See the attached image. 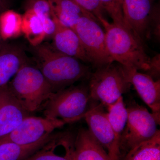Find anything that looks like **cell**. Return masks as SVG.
I'll return each instance as SVG.
<instances>
[{
	"label": "cell",
	"mask_w": 160,
	"mask_h": 160,
	"mask_svg": "<svg viewBox=\"0 0 160 160\" xmlns=\"http://www.w3.org/2000/svg\"><path fill=\"white\" fill-rule=\"evenodd\" d=\"M38 59L39 68L56 92L72 86L78 81L89 79L91 73L89 66L81 61L58 51L48 43L34 46Z\"/></svg>",
	"instance_id": "6da1fadb"
},
{
	"label": "cell",
	"mask_w": 160,
	"mask_h": 160,
	"mask_svg": "<svg viewBox=\"0 0 160 160\" xmlns=\"http://www.w3.org/2000/svg\"><path fill=\"white\" fill-rule=\"evenodd\" d=\"M105 29L106 47L113 62L127 69L146 72L150 58L144 43L126 26L109 23L105 18L99 20Z\"/></svg>",
	"instance_id": "7a4b0ae2"
},
{
	"label": "cell",
	"mask_w": 160,
	"mask_h": 160,
	"mask_svg": "<svg viewBox=\"0 0 160 160\" xmlns=\"http://www.w3.org/2000/svg\"><path fill=\"white\" fill-rule=\"evenodd\" d=\"M99 103L92 99L88 85H73L53 92L43 105L45 118L74 122L85 118Z\"/></svg>",
	"instance_id": "3957f363"
},
{
	"label": "cell",
	"mask_w": 160,
	"mask_h": 160,
	"mask_svg": "<svg viewBox=\"0 0 160 160\" xmlns=\"http://www.w3.org/2000/svg\"><path fill=\"white\" fill-rule=\"evenodd\" d=\"M8 85L18 102L29 113L42 108L53 93L40 69L28 64L21 67Z\"/></svg>",
	"instance_id": "277c9868"
},
{
	"label": "cell",
	"mask_w": 160,
	"mask_h": 160,
	"mask_svg": "<svg viewBox=\"0 0 160 160\" xmlns=\"http://www.w3.org/2000/svg\"><path fill=\"white\" fill-rule=\"evenodd\" d=\"M88 79L92 99L106 108L129 92L131 86L124 67L114 62L96 69Z\"/></svg>",
	"instance_id": "5b68a950"
},
{
	"label": "cell",
	"mask_w": 160,
	"mask_h": 160,
	"mask_svg": "<svg viewBox=\"0 0 160 160\" xmlns=\"http://www.w3.org/2000/svg\"><path fill=\"white\" fill-rule=\"evenodd\" d=\"M128 119L120 140V160L129 150L154 136L158 129L160 114L150 113L134 99L126 105Z\"/></svg>",
	"instance_id": "8992f818"
},
{
	"label": "cell",
	"mask_w": 160,
	"mask_h": 160,
	"mask_svg": "<svg viewBox=\"0 0 160 160\" xmlns=\"http://www.w3.org/2000/svg\"><path fill=\"white\" fill-rule=\"evenodd\" d=\"M97 19L81 17L73 30L79 38L86 56L95 69L113 62L106 47V33Z\"/></svg>",
	"instance_id": "52a82bcc"
},
{
	"label": "cell",
	"mask_w": 160,
	"mask_h": 160,
	"mask_svg": "<svg viewBox=\"0 0 160 160\" xmlns=\"http://www.w3.org/2000/svg\"><path fill=\"white\" fill-rule=\"evenodd\" d=\"M66 124L61 120L28 116L11 133L0 139V144L9 142L26 146L33 144Z\"/></svg>",
	"instance_id": "ba28073f"
},
{
	"label": "cell",
	"mask_w": 160,
	"mask_h": 160,
	"mask_svg": "<svg viewBox=\"0 0 160 160\" xmlns=\"http://www.w3.org/2000/svg\"><path fill=\"white\" fill-rule=\"evenodd\" d=\"M153 0H123V20L125 26L144 44L149 39V24Z\"/></svg>",
	"instance_id": "9c48e42d"
},
{
	"label": "cell",
	"mask_w": 160,
	"mask_h": 160,
	"mask_svg": "<svg viewBox=\"0 0 160 160\" xmlns=\"http://www.w3.org/2000/svg\"><path fill=\"white\" fill-rule=\"evenodd\" d=\"M105 108L99 103L88 112L84 118L89 132L108 152L111 160H119L115 152L114 134Z\"/></svg>",
	"instance_id": "30bf717a"
},
{
	"label": "cell",
	"mask_w": 160,
	"mask_h": 160,
	"mask_svg": "<svg viewBox=\"0 0 160 160\" xmlns=\"http://www.w3.org/2000/svg\"><path fill=\"white\" fill-rule=\"evenodd\" d=\"M0 99V139L11 133L29 112L12 93L8 84L1 86Z\"/></svg>",
	"instance_id": "8fae6325"
},
{
	"label": "cell",
	"mask_w": 160,
	"mask_h": 160,
	"mask_svg": "<svg viewBox=\"0 0 160 160\" xmlns=\"http://www.w3.org/2000/svg\"><path fill=\"white\" fill-rule=\"evenodd\" d=\"M52 15L55 24V30L52 36V46L63 54L76 58L83 62L89 63L79 38L75 32L62 24L52 10Z\"/></svg>",
	"instance_id": "7c38bea8"
},
{
	"label": "cell",
	"mask_w": 160,
	"mask_h": 160,
	"mask_svg": "<svg viewBox=\"0 0 160 160\" xmlns=\"http://www.w3.org/2000/svg\"><path fill=\"white\" fill-rule=\"evenodd\" d=\"M129 82L152 111L160 114V80L154 81L148 75L134 69L125 68Z\"/></svg>",
	"instance_id": "4fadbf2b"
},
{
	"label": "cell",
	"mask_w": 160,
	"mask_h": 160,
	"mask_svg": "<svg viewBox=\"0 0 160 160\" xmlns=\"http://www.w3.org/2000/svg\"><path fill=\"white\" fill-rule=\"evenodd\" d=\"M26 64L27 56L22 47L4 43L0 48V87L8 84L21 67Z\"/></svg>",
	"instance_id": "5bb4252c"
},
{
	"label": "cell",
	"mask_w": 160,
	"mask_h": 160,
	"mask_svg": "<svg viewBox=\"0 0 160 160\" xmlns=\"http://www.w3.org/2000/svg\"><path fill=\"white\" fill-rule=\"evenodd\" d=\"M74 160H111L108 152L98 142L89 130L81 128L76 133Z\"/></svg>",
	"instance_id": "9a60e30c"
},
{
	"label": "cell",
	"mask_w": 160,
	"mask_h": 160,
	"mask_svg": "<svg viewBox=\"0 0 160 160\" xmlns=\"http://www.w3.org/2000/svg\"><path fill=\"white\" fill-rule=\"evenodd\" d=\"M52 10L64 26L73 30L79 19L84 15L95 17L72 0H48ZM97 19V18H96Z\"/></svg>",
	"instance_id": "2e32d148"
},
{
	"label": "cell",
	"mask_w": 160,
	"mask_h": 160,
	"mask_svg": "<svg viewBox=\"0 0 160 160\" xmlns=\"http://www.w3.org/2000/svg\"><path fill=\"white\" fill-rule=\"evenodd\" d=\"M108 117L114 134V147L116 155L120 160V140L127 123L128 112L123 97L107 108Z\"/></svg>",
	"instance_id": "e0dca14e"
},
{
	"label": "cell",
	"mask_w": 160,
	"mask_h": 160,
	"mask_svg": "<svg viewBox=\"0 0 160 160\" xmlns=\"http://www.w3.org/2000/svg\"><path fill=\"white\" fill-rule=\"evenodd\" d=\"M53 135L52 133L37 142L26 146L9 142L0 144V160H23L42 148Z\"/></svg>",
	"instance_id": "ac0fdd59"
},
{
	"label": "cell",
	"mask_w": 160,
	"mask_h": 160,
	"mask_svg": "<svg viewBox=\"0 0 160 160\" xmlns=\"http://www.w3.org/2000/svg\"><path fill=\"white\" fill-rule=\"evenodd\" d=\"M63 132L54 133L53 136L48 142L33 154L23 160H74V146L63 154H59L57 152Z\"/></svg>",
	"instance_id": "d6986e66"
},
{
	"label": "cell",
	"mask_w": 160,
	"mask_h": 160,
	"mask_svg": "<svg viewBox=\"0 0 160 160\" xmlns=\"http://www.w3.org/2000/svg\"><path fill=\"white\" fill-rule=\"evenodd\" d=\"M120 160H160L159 129L153 138L132 148Z\"/></svg>",
	"instance_id": "ffe728a7"
},
{
	"label": "cell",
	"mask_w": 160,
	"mask_h": 160,
	"mask_svg": "<svg viewBox=\"0 0 160 160\" xmlns=\"http://www.w3.org/2000/svg\"><path fill=\"white\" fill-rule=\"evenodd\" d=\"M22 30L34 46L41 44L46 37L41 20L30 9L27 10L22 18Z\"/></svg>",
	"instance_id": "44dd1931"
},
{
	"label": "cell",
	"mask_w": 160,
	"mask_h": 160,
	"mask_svg": "<svg viewBox=\"0 0 160 160\" xmlns=\"http://www.w3.org/2000/svg\"><path fill=\"white\" fill-rule=\"evenodd\" d=\"M29 9L33 12L41 20L46 36L52 37L55 30V24L48 0H31Z\"/></svg>",
	"instance_id": "7402d4cb"
},
{
	"label": "cell",
	"mask_w": 160,
	"mask_h": 160,
	"mask_svg": "<svg viewBox=\"0 0 160 160\" xmlns=\"http://www.w3.org/2000/svg\"><path fill=\"white\" fill-rule=\"evenodd\" d=\"M22 18L11 11L0 15V30L3 40L18 35L22 30Z\"/></svg>",
	"instance_id": "603a6c76"
},
{
	"label": "cell",
	"mask_w": 160,
	"mask_h": 160,
	"mask_svg": "<svg viewBox=\"0 0 160 160\" xmlns=\"http://www.w3.org/2000/svg\"><path fill=\"white\" fill-rule=\"evenodd\" d=\"M104 11L112 19V22L125 26L123 22V0H98Z\"/></svg>",
	"instance_id": "cb8c5ba5"
},
{
	"label": "cell",
	"mask_w": 160,
	"mask_h": 160,
	"mask_svg": "<svg viewBox=\"0 0 160 160\" xmlns=\"http://www.w3.org/2000/svg\"><path fill=\"white\" fill-rule=\"evenodd\" d=\"M82 9L94 16L99 22L104 18L103 10L98 0H72ZM100 23V22H99Z\"/></svg>",
	"instance_id": "d4e9b609"
},
{
	"label": "cell",
	"mask_w": 160,
	"mask_h": 160,
	"mask_svg": "<svg viewBox=\"0 0 160 160\" xmlns=\"http://www.w3.org/2000/svg\"><path fill=\"white\" fill-rule=\"evenodd\" d=\"M149 33L150 38H154L157 41L160 39V20L159 11L154 7L152 15L150 24H149Z\"/></svg>",
	"instance_id": "484cf974"
},
{
	"label": "cell",
	"mask_w": 160,
	"mask_h": 160,
	"mask_svg": "<svg viewBox=\"0 0 160 160\" xmlns=\"http://www.w3.org/2000/svg\"><path fill=\"white\" fill-rule=\"evenodd\" d=\"M146 74L151 77L154 81L160 79V54H158L150 58L149 69L145 72Z\"/></svg>",
	"instance_id": "4316f807"
},
{
	"label": "cell",
	"mask_w": 160,
	"mask_h": 160,
	"mask_svg": "<svg viewBox=\"0 0 160 160\" xmlns=\"http://www.w3.org/2000/svg\"><path fill=\"white\" fill-rule=\"evenodd\" d=\"M4 40H3L2 37V34H1V30H0V48H1L2 46L4 43Z\"/></svg>",
	"instance_id": "83f0119b"
},
{
	"label": "cell",
	"mask_w": 160,
	"mask_h": 160,
	"mask_svg": "<svg viewBox=\"0 0 160 160\" xmlns=\"http://www.w3.org/2000/svg\"><path fill=\"white\" fill-rule=\"evenodd\" d=\"M3 9V6L2 5V3H1V1H0V15L2 14V10Z\"/></svg>",
	"instance_id": "f1b7e54d"
},
{
	"label": "cell",
	"mask_w": 160,
	"mask_h": 160,
	"mask_svg": "<svg viewBox=\"0 0 160 160\" xmlns=\"http://www.w3.org/2000/svg\"><path fill=\"white\" fill-rule=\"evenodd\" d=\"M1 94H2V89H1V87H0V99H1Z\"/></svg>",
	"instance_id": "f546056e"
}]
</instances>
